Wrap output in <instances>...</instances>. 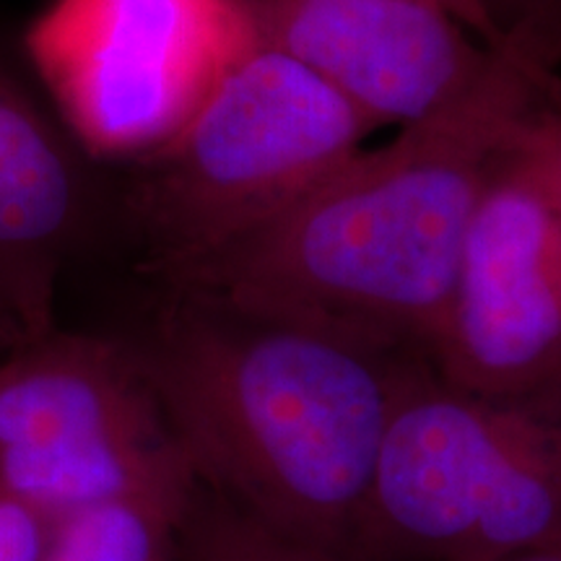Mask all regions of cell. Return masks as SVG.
<instances>
[{
  "instance_id": "6da1fadb",
  "label": "cell",
  "mask_w": 561,
  "mask_h": 561,
  "mask_svg": "<svg viewBox=\"0 0 561 561\" xmlns=\"http://www.w3.org/2000/svg\"><path fill=\"white\" fill-rule=\"evenodd\" d=\"M559 62L561 24L541 3L510 21L481 73L445 107L375 149L364 146L273 221L151 276L430 359L491 178L561 110Z\"/></svg>"
},
{
  "instance_id": "7a4b0ae2",
  "label": "cell",
  "mask_w": 561,
  "mask_h": 561,
  "mask_svg": "<svg viewBox=\"0 0 561 561\" xmlns=\"http://www.w3.org/2000/svg\"><path fill=\"white\" fill-rule=\"evenodd\" d=\"M121 335L203 486L348 561L392 411L430 359L178 284Z\"/></svg>"
},
{
  "instance_id": "3957f363",
  "label": "cell",
  "mask_w": 561,
  "mask_h": 561,
  "mask_svg": "<svg viewBox=\"0 0 561 561\" xmlns=\"http://www.w3.org/2000/svg\"><path fill=\"white\" fill-rule=\"evenodd\" d=\"M371 133L320 76L261 42L170 146L117 170V234L149 273L206 255L305 201Z\"/></svg>"
},
{
  "instance_id": "277c9868",
  "label": "cell",
  "mask_w": 561,
  "mask_h": 561,
  "mask_svg": "<svg viewBox=\"0 0 561 561\" xmlns=\"http://www.w3.org/2000/svg\"><path fill=\"white\" fill-rule=\"evenodd\" d=\"M561 536V421L421 364L385 432L348 561H502Z\"/></svg>"
},
{
  "instance_id": "5b68a950",
  "label": "cell",
  "mask_w": 561,
  "mask_h": 561,
  "mask_svg": "<svg viewBox=\"0 0 561 561\" xmlns=\"http://www.w3.org/2000/svg\"><path fill=\"white\" fill-rule=\"evenodd\" d=\"M261 42L250 0H50L21 53L79 149L125 170L170 146Z\"/></svg>"
},
{
  "instance_id": "8992f818",
  "label": "cell",
  "mask_w": 561,
  "mask_h": 561,
  "mask_svg": "<svg viewBox=\"0 0 561 561\" xmlns=\"http://www.w3.org/2000/svg\"><path fill=\"white\" fill-rule=\"evenodd\" d=\"M195 479L121 333L53 331L0 359V494L47 528Z\"/></svg>"
},
{
  "instance_id": "52a82bcc",
  "label": "cell",
  "mask_w": 561,
  "mask_h": 561,
  "mask_svg": "<svg viewBox=\"0 0 561 561\" xmlns=\"http://www.w3.org/2000/svg\"><path fill=\"white\" fill-rule=\"evenodd\" d=\"M528 136L476 208L430 346L442 380L494 398L561 382V206Z\"/></svg>"
},
{
  "instance_id": "ba28073f",
  "label": "cell",
  "mask_w": 561,
  "mask_h": 561,
  "mask_svg": "<svg viewBox=\"0 0 561 561\" xmlns=\"http://www.w3.org/2000/svg\"><path fill=\"white\" fill-rule=\"evenodd\" d=\"M0 45V314L21 343L53 331L62 273L117 234L115 180L79 149Z\"/></svg>"
},
{
  "instance_id": "9c48e42d",
  "label": "cell",
  "mask_w": 561,
  "mask_h": 561,
  "mask_svg": "<svg viewBox=\"0 0 561 561\" xmlns=\"http://www.w3.org/2000/svg\"><path fill=\"white\" fill-rule=\"evenodd\" d=\"M261 37L291 55L375 130L453 102L491 45L437 0H250Z\"/></svg>"
},
{
  "instance_id": "30bf717a",
  "label": "cell",
  "mask_w": 561,
  "mask_h": 561,
  "mask_svg": "<svg viewBox=\"0 0 561 561\" xmlns=\"http://www.w3.org/2000/svg\"><path fill=\"white\" fill-rule=\"evenodd\" d=\"M198 481L140 491L62 517L39 561H178L180 525Z\"/></svg>"
},
{
  "instance_id": "8fae6325",
  "label": "cell",
  "mask_w": 561,
  "mask_h": 561,
  "mask_svg": "<svg viewBox=\"0 0 561 561\" xmlns=\"http://www.w3.org/2000/svg\"><path fill=\"white\" fill-rule=\"evenodd\" d=\"M178 561H346L286 536L198 481L180 525Z\"/></svg>"
},
{
  "instance_id": "7c38bea8",
  "label": "cell",
  "mask_w": 561,
  "mask_h": 561,
  "mask_svg": "<svg viewBox=\"0 0 561 561\" xmlns=\"http://www.w3.org/2000/svg\"><path fill=\"white\" fill-rule=\"evenodd\" d=\"M47 533L39 517L0 494V561H39Z\"/></svg>"
},
{
  "instance_id": "4fadbf2b",
  "label": "cell",
  "mask_w": 561,
  "mask_h": 561,
  "mask_svg": "<svg viewBox=\"0 0 561 561\" xmlns=\"http://www.w3.org/2000/svg\"><path fill=\"white\" fill-rule=\"evenodd\" d=\"M528 146L546 185L561 206V110H553L530 130Z\"/></svg>"
},
{
  "instance_id": "5bb4252c",
  "label": "cell",
  "mask_w": 561,
  "mask_h": 561,
  "mask_svg": "<svg viewBox=\"0 0 561 561\" xmlns=\"http://www.w3.org/2000/svg\"><path fill=\"white\" fill-rule=\"evenodd\" d=\"M437 3L450 9L455 16L466 21V24L486 42H496L504 34V30H507L500 21V16L494 13V9L489 5V0H437Z\"/></svg>"
},
{
  "instance_id": "9a60e30c",
  "label": "cell",
  "mask_w": 561,
  "mask_h": 561,
  "mask_svg": "<svg viewBox=\"0 0 561 561\" xmlns=\"http://www.w3.org/2000/svg\"><path fill=\"white\" fill-rule=\"evenodd\" d=\"M502 561H561V536L551 538V541H543L538 546H530V549L512 553V557Z\"/></svg>"
},
{
  "instance_id": "2e32d148",
  "label": "cell",
  "mask_w": 561,
  "mask_h": 561,
  "mask_svg": "<svg viewBox=\"0 0 561 561\" xmlns=\"http://www.w3.org/2000/svg\"><path fill=\"white\" fill-rule=\"evenodd\" d=\"M541 3H546V0H489V5L494 9L496 16H500L502 24H504L502 9H515V13H512V19H510V21H515L517 16H523V13L533 11L536 5H541Z\"/></svg>"
},
{
  "instance_id": "e0dca14e",
  "label": "cell",
  "mask_w": 561,
  "mask_h": 561,
  "mask_svg": "<svg viewBox=\"0 0 561 561\" xmlns=\"http://www.w3.org/2000/svg\"><path fill=\"white\" fill-rule=\"evenodd\" d=\"M21 343V339H19V333L13 331V325L9 320L3 318V314H0V348L5 351V354H9L11 348H16Z\"/></svg>"
},
{
  "instance_id": "ac0fdd59",
  "label": "cell",
  "mask_w": 561,
  "mask_h": 561,
  "mask_svg": "<svg viewBox=\"0 0 561 561\" xmlns=\"http://www.w3.org/2000/svg\"><path fill=\"white\" fill-rule=\"evenodd\" d=\"M541 392L546 396V401H549L551 411L557 413V419L561 421V382L553 385V388H549V390H541Z\"/></svg>"
}]
</instances>
